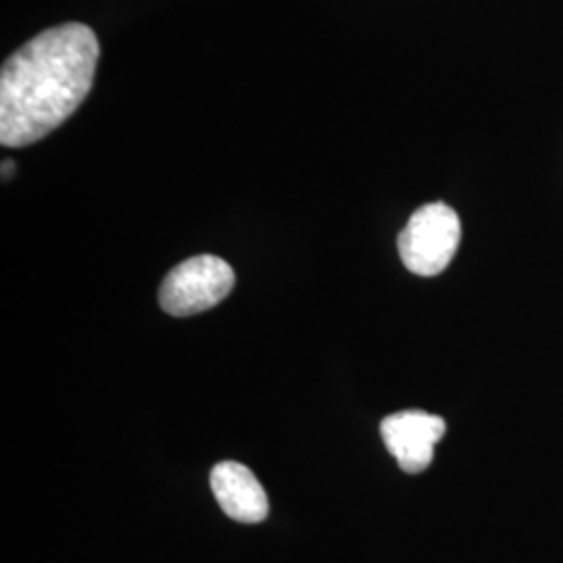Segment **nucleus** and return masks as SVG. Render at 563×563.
I'll return each instance as SVG.
<instances>
[{
	"label": "nucleus",
	"instance_id": "4",
	"mask_svg": "<svg viewBox=\"0 0 563 563\" xmlns=\"http://www.w3.org/2000/svg\"><path fill=\"white\" fill-rule=\"evenodd\" d=\"M446 423L426 411H399L380 423V434L402 472L420 474L434 460V446L443 441Z\"/></svg>",
	"mask_w": 563,
	"mask_h": 563
},
{
	"label": "nucleus",
	"instance_id": "6",
	"mask_svg": "<svg viewBox=\"0 0 563 563\" xmlns=\"http://www.w3.org/2000/svg\"><path fill=\"white\" fill-rule=\"evenodd\" d=\"M15 174V163L13 162H4L2 163V178L7 180V176L11 178Z\"/></svg>",
	"mask_w": 563,
	"mask_h": 563
},
{
	"label": "nucleus",
	"instance_id": "3",
	"mask_svg": "<svg viewBox=\"0 0 563 563\" xmlns=\"http://www.w3.org/2000/svg\"><path fill=\"white\" fill-rule=\"evenodd\" d=\"M234 269L216 255H199L176 265L162 284V309L176 318L197 316L222 302L234 288Z\"/></svg>",
	"mask_w": 563,
	"mask_h": 563
},
{
	"label": "nucleus",
	"instance_id": "5",
	"mask_svg": "<svg viewBox=\"0 0 563 563\" xmlns=\"http://www.w3.org/2000/svg\"><path fill=\"white\" fill-rule=\"evenodd\" d=\"M211 490L223 514L236 522L260 523L269 514L262 483L242 463H218L211 472Z\"/></svg>",
	"mask_w": 563,
	"mask_h": 563
},
{
	"label": "nucleus",
	"instance_id": "2",
	"mask_svg": "<svg viewBox=\"0 0 563 563\" xmlns=\"http://www.w3.org/2000/svg\"><path fill=\"white\" fill-rule=\"evenodd\" d=\"M462 242V222L444 202L420 207L399 234V255L411 274L439 276L453 262Z\"/></svg>",
	"mask_w": 563,
	"mask_h": 563
},
{
	"label": "nucleus",
	"instance_id": "1",
	"mask_svg": "<svg viewBox=\"0 0 563 563\" xmlns=\"http://www.w3.org/2000/svg\"><path fill=\"white\" fill-rule=\"evenodd\" d=\"M101 46L84 23H63L25 42L0 71V142L42 141L76 113L92 90Z\"/></svg>",
	"mask_w": 563,
	"mask_h": 563
}]
</instances>
